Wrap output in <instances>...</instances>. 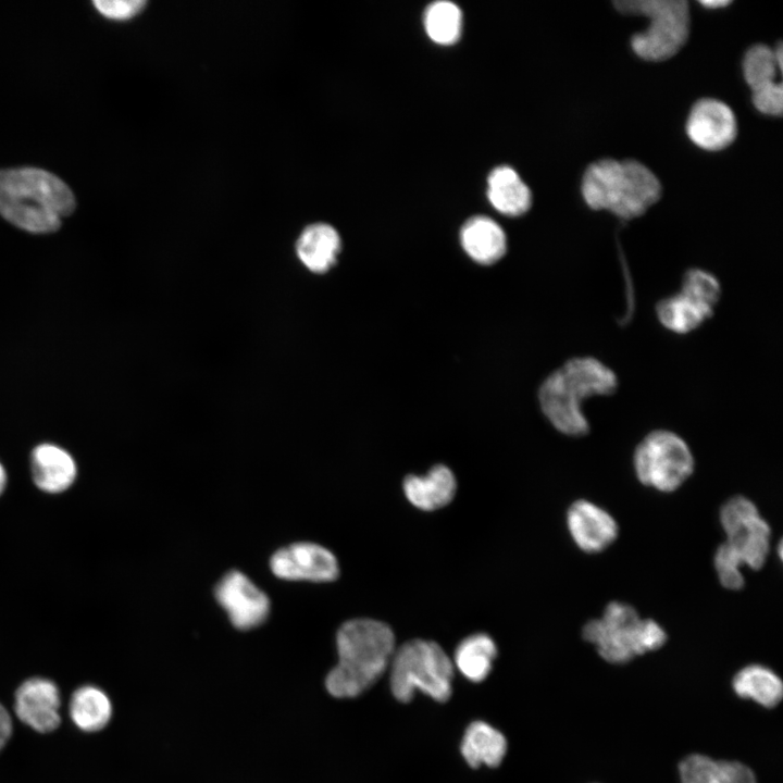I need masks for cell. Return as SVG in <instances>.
Returning a JSON list of instances; mask_svg holds the SVG:
<instances>
[{"label":"cell","mask_w":783,"mask_h":783,"mask_svg":"<svg viewBox=\"0 0 783 783\" xmlns=\"http://www.w3.org/2000/svg\"><path fill=\"white\" fill-rule=\"evenodd\" d=\"M75 207L70 187L46 170H0V215L20 229L32 234L57 232Z\"/></svg>","instance_id":"obj_1"},{"label":"cell","mask_w":783,"mask_h":783,"mask_svg":"<svg viewBox=\"0 0 783 783\" xmlns=\"http://www.w3.org/2000/svg\"><path fill=\"white\" fill-rule=\"evenodd\" d=\"M618 384L614 371L599 359L574 357L543 381L538 389L539 407L558 432L584 436L591 428L583 411L584 401L612 395Z\"/></svg>","instance_id":"obj_2"},{"label":"cell","mask_w":783,"mask_h":783,"mask_svg":"<svg viewBox=\"0 0 783 783\" xmlns=\"http://www.w3.org/2000/svg\"><path fill=\"white\" fill-rule=\"evenodd\" d=\"M337 664L325 678L327 692L337 698L356 697L384 673L395 652V635L384 622L352 619L336 634Z\"/></svg>","instance_id":"obj_3"},{"label":"cell","mask_w":783,"mask_h":783,"mask_svg":"<svg viewBox=\"0 0 783 783\" xmlns=\"http://www.w3.org/2000/svg\"><path fill=\"white\" fill-rule=\"evenodd\" d=\"M582 195L591 209L606 210L627 221L641 216L659 200L661 185L638 161L604 159L586 169Z\"/></svg>","instance_id":"obj_4"},{"label":"cell","mask_w":783,"mask_h":783,"mask_svg":"<svg viewBox=\"0 0 783 783\" xmlns=\"http://www.w3.org/2000/svg\"><path fill=\"white\" fill-rule=\"evenodd\" d=\"M583 638L595 645L606 661L625 663L660 648L667 634L655 620L642 619L634 607L611 601L600 619L584 625Z\"/></svg>","instance_id":"obj_5"},{"label":"cell","mask_w":783,"mask_h":783,"mask_svg":"<svg viewBox=\"0 0 783 783\" xmlns=\"http://www.w3.org/2000/svg\"><path fill=\"white\" fill-rule=\"evenodd\" d=\"M453 664L434 642L412 639L395 650L390 660V689L402 703L421 691L437 701H446L452 691Z\"/></svg>","instance_id":"obj_6"},{"label":"cell","mask_w":783,"mask_h":783,"mask_svg":"<svg viewBox=\"0 0 783 783\" xmlns=\"http://www.w3.org/2000/svg\"><path fill=\"white\" fill-rule=\"evenodd\" d=\"M623 14L643 15L648 27L633 35V51L647 61H664L676 54L689 34V9L685 0H623L613 2Z\"/></svg>","instance_id":"obj_7"},{"label":"cell","mask_w":783,"mask_h":783,"mask_svg":"<svg viewBox=\"0 0 783 783\" xmlns=\"http://www.w3.org/2000/svg\"><path fill=\"white\" fill-rule=\"evenodd\" d=\"M633 463L642 484L663 493L678 489L695 467L687 443L669 430L648 433L635 448Z\"/></svg>","instance_id":"obj_8"},{"label":"cell","mask_w":783,"mask_h":783,"mask_svg":"<svg viewBox=\"0 0 783 783\" xmlns=\"http://www.w3.org/2000/svg\"><path fill=\"white\" fill-rule=\"evenodd\" d=\"M720 523L726 536L724 543L742 564L753 570L762 568L770 549L771 530L756 505L744 496L730 498L721 507Z\"/></svg>","instance_id":"obj_9"},{"label":"cell","mask_w":783,"mask_h":783,"mask_svg":"<svg viewBox=\"0 0 783 783\" xmlns=\"http://www.w3.org/2000/svg\"><path fill=\"white\" fill-rule=\"evenodd\" d=\"M214 595L232 624L239 630L260 625L270 613L268 595L240 571L232 570L224 574L215 586Z\"/></svg>","instance_id":"obj_10"},{"label":"cell","mask_w":783,"mask_h":783,"mask_svg":"<svg viewBox=\"0 0 783 783\" xmlns=\"http://www.w3.org/2000/svg\"><path fill=\"white\" fill-rule=\"evenodd\" d=\"M273 574L287 581L330 582L339 574L338 561L327 548L309 542L278 549L270 560Z\"/></svg>","instance_id":"obj_11"},{"label":"cell","mask_w":783,"mask_h":783,"mask_svg":"<svg viewBox=\"0 0 783 783\" xmlns=\"http://www.w3.org/2000/svg\"><path fill=\"white\" fill-rule=\"evenodd\" d=\"M60 706V691L53 681L46 678L25 680L14 694L15 714L39 733H50L59 728Z\"/></svg>","instance_id":"obj_12"},{"label":"cell","mask_w":783,"mask_h":783,"mask_svg":"<svg viewBox=\"0 0 783 783\" xmlns=\"http://www.w3.org/2000/svg\"><path fill=\"white\" fill-rule=\"evenodd\" d=\"M686 133L701 149L722 150L736 137V119L732 109L724 102L713 98H703L691 109Z\"/></svg>","instance_id":"obj_13"},{"label":"cell","mask_w":783,"mask_h":783,"mask_svg":"<svg viewBox=\"0 0 783 783\" xmlns=\"http://www.w3.org/2000/svg\"><path fill=\"white\" fill-rule=\"evenodd\" d=\"M567 525L576 546L588 554L608 548L618 537L614 518L596 504L580 499L567 512Z\"/></svg>","instance_id":"obj_14"},{"label":"cell","mask_w":783,"mask_h":783,"mask_svg":"<svg viewBox=\"0 0 783 783\" xmlns=\"http://www.w3.org/2000/svg\"><path fill=\"white\" fill-rule=\"evenodd\" d=\"M30 471L35 485L48 494L69 489L77 476L73 456L53 443H40L30 452Z\"/></svg>","instance_id":"obj_15"},{"label":"cell","mask_w":783,"mask_h":783,"mask_svg":"<svg viewBox=\"0 0 783 783\" xmlns=\"http://www.w3.org/2000/svg\"><path fill=\"white\" fill-rule=\"evenodd\" d=\"M341 251V238L328 223L307 225L296 240V254L301 264L314 274L328 272Z\"/></svg>","instance_id":"obj_16"},{"label":"cell","mask_w":783,"mask_h":783,"mask_svg":"<svg viewBox=\"0 0 783 783\" xmlns=\"http://www.w3.org/2000/svg\"><path fill=\"white\" fill-rule=\"evenodd\" d=\"M459 238L465 254L481 265L498 262L507 251L505 231L486 215L468 219L460 228Z\"/></svg>","instance_id":"obj_17"},{"label":"cell","mask_w":783,"mask_h":783,"mask_svg":"<svg viewBox=\"0 0 783 783\" xmlns=\"http://www.w3.org/2000/svg\"><path fill=\"white\" fill-rule=\"evenodd\" d=\"M457 483L451 470L444 465H434L424 475H408L403 481L407 499L417 508L425 511L436 510L448 505L456 493Z\"/></svg>","instance_id":"obj_18"},{"label":"cell","mask_w":783,"mask_h":783,"mask_svg":"<svg viewBox=\"0 0 783 783\" xmlns=\"http://www.w3.org/2000/svg\"><path fill=\"white\" fill-rule=\"evenodd\" d=\"M487 198L494 209L507 216H520L532 206L529 186L509 165H499L489 173Z\"/></svg>","instance_id":"obj_19"},{"label":"cell","mask_w":783,"mask_h":783,"mask_svg":"<svg viewBox=\"0 0 783 783\" xmlns=\"http://www.w3.org/2000/svg\"><path fill=\"white\" fill-rule=\"evenodd\" d=\"M679 772L681 783H757L754 772L744 763L698 754L685 757Z\"/></svg>","instance_id":"obj_20"},{"label":"cell","mask_w":783,"mask_h":783,"mask_svg":"<svg viewBox=\"0 0 783 783\" xmlns=\"http://www.w3.org/2000/svg\"><path fill=\"white\" fill-rule=\"evenodd\" d=\"M714 313L697 299L681 290L660 299L656 315L660 324L676 334L696 331Z\"/></svg>","instance_id":"obj_21"},{"label":"cell","mask_w":783,"mask_h":783,"mask_svg":"<svg viewBox=\"0 0 783 783\" xmlns=\"http://www.w3.org/2000/svg\"><path fill=\"white\" fill-rule=\"evenodd\" d=\"M506 751L507 739L498 730L483 721L469 724L461 742V754L468 765L497 767Z\"/></svg>","instance_id":"obj_22"},{"label":"cell","mask_w":783,"mask_h":783,"mask_svg":"<svg viewBox=\"0 0 783 783\" xmlns=\"http://www.w3.org/2000/svg\"><path fill=\"white\" fill-rule=\"evenodd\" d=\"M74 724L84 732H98L107 726L112 717V704L98 686L83 685L74 691L69 704Z\"/></svg>","instance_id":"obj_23"},{"label":"cell","mask_w":783,"mask_h":783,"mask_svg":"<svg viewBox=\"0 0 783 783\" xmlns=\"http://www.w3.org/2000/svg\"><path fill=\"white\" fill-rule=\"evenodd\" d=\"M732 685L739 697L753 699L767 708L775 707L783 696L780 678L760 664H750L739 670Z\"/></svg>","instance_id":"obj_24"},{"label":"cell","mask_w":783,"mask_h":783,"mask_svg":"<svg viewBox=\"0 0 783 783\" xmlns=\"http://www.w3.org/2000/svg\"><path fill=\"white\" fill-rule=\"evenodd\" d=\"M497 656L493 638L484 633L465 637L456 648L455 664L472 682H481L489 674Z\"/></svg>","instance_id":"obj_25"},{"label":"cell","mask_w":783,"mask_h":783,"mask_svg":"<svg viewBox=\"0 0 783 783\" xmlns=\"http://www.w3.org/2000/svg\"><path fill=\"white\" fill-rule=\"evenodd\" d=\"M782 52L781 44L775 49L755 45L747 50L743 59V74L751 91L778 83Z\"/></svg>","instance_id":"obj_26"},{"label":"cell","mask_w":783,"mask_h":783,"mask_svg":"<svg viewBox=\"0 0 783 783\" xmlns=\"http://www.w3.org/2000/svg\"><path fill=\"white\" fill-rule=\"evenodd\" d=\"M423 25L428 38L438 45H453L462 32V12L450 1H435L424 12Z\"/></svg>","instance_id":"obj_27"},{"label":"cell","mask_w":783,"mask_h":783,"mask_svg":"<svg viewBox=\"0 0 783 783\" xmlns=\"http://www.w3.org/2000/svg\"><path fill=\"white\" fill-rule=\"evenodd\" d=\"M680 290L691 295L712 310L719 303L722 295L719 279L711 272L698 268L685 271Z\"/></svg>","instance_id":"obj_28"},{"label":"cell","mask_w":783,"mask_h":783,"mask_svg":"<svg viewBox=\"0 0 783 783\" xmlns=\"http://www.w3.org/2000/svg\"><path fill=\"white\" fill-rule=\"evenodd\" d=\"M713 563L718 579L723 587L730 591H738L744 586L745 580L742 573L744 566L725 543L721 544L716 550Z\"/></svg>","instance_id":"obj_29"},{"label":"cell","mask_w":783,"mask_h":783,"mask_svg":"<svg viewBox=\"0 0 783 783\" xmlns=\"http://www.w3.org/2000/svg\"><path fill=\"white\" fill-rule=\"evenodd\" d=\"M756 109L767 115L780 116L783 110V87L780 82L751 91Z\"/></svg>","instance_id":"obj_30"},{"label":"cell","mask_w":783,"mask_h":783,"mask_svg":"<svg viewBox=\"0 0 783 783\" xmlns=\"http://www.w3.org/2000/svg\"><path fill=\"white\" fill-rule=\"evenodd\" d=\"M145 0H96L94 5L105 17L112 20H128L144 10Z\"/></svg>","instance_id":"obj_31"},{"label":"cell","mask_w":783,"mask_h":783,"mask_svg":"<svg viewBox=\"0 0 783 783\" xmlns=\"http://www.w3.org/2000/svg\"><path fill=\"white\" fill-rule=\"evenodd\" d=\"M13 730L12 719L7 708L0 703V750L5 746Z\"/></svg>","instance_id":"obj_32"},{"label":"cell","mask_w":783,"mask_h":783,"mask_svg":"<svg viewBox=\"0 0 783 783\" xmlns=\"http://www.w3.org/2000/svg\"><path fill=\"white\" fill-rule=\"evenodd\" d=\"M699 3L707 9L724 8L731 3L729 0H701Z\"/></svg>","instance_id":"obj_33"},{"label":"cell","mask_w":783,"mask_h":783,"mask_svg":"<svg viewBox=\"0 0 783 783\" xmlns=\"http://www.w3.org/2000/svg\"><path fill=\"white\" fill-rule=\"evenodd\" d=\"M8 482V474L4 465L0 461V495L3 493Z\"/></svg>","instance_id":"obj_34"}]
</instances>
